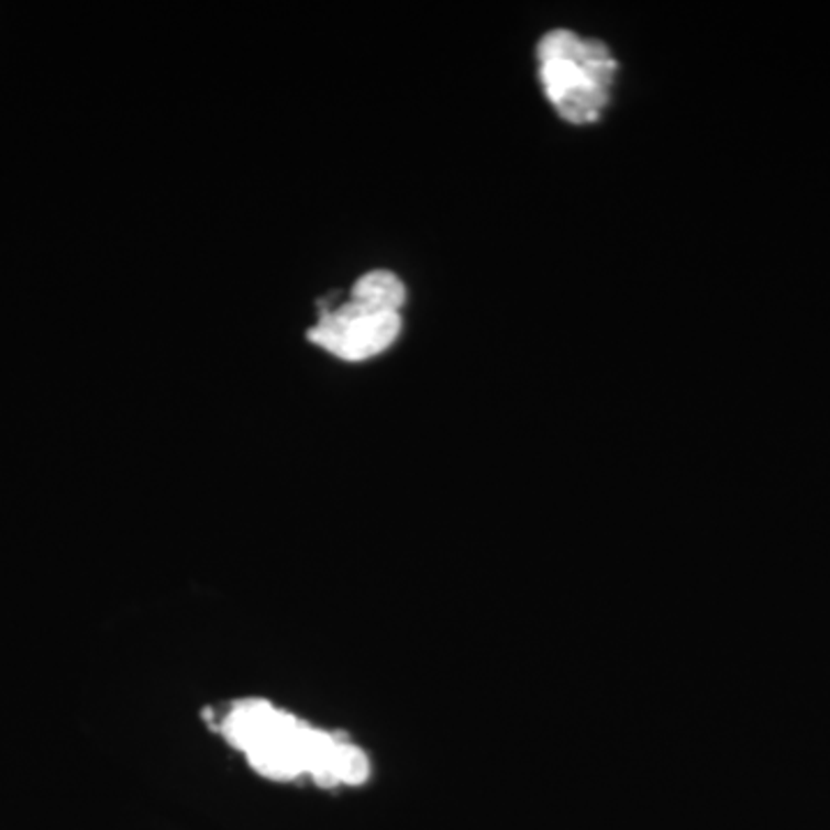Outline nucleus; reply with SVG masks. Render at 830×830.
Returning a JSON list of instances; mask_svg holds the SVG:
<instances>
[{
  "label": "nucleus",
  "mask_w": 830,
  "mask_h": 830,
  "mask_svg": "<svg viewBox=\"0 0 830 830\" xmlns=\"http://www.w3.org/2000/svg\"><path fill=\"white\" fill-rule=\"evenodd\" d=\"M353 302L365 305L376 312H395L399 314L401 305L407 300L405 281L388 270H372L363 275L353 287Z\"/></svg>",
  "instance_id": "20e7f679"
},
{
  "label": "nucleus",
  "mask_w": 830,
  "mask_h": 830,
  "mask_svg": "<svg viewBox=\"0 0 830 830\" xmlns=\"http://www.w3.org/2000/svg\"><path fill=\"white\" fill-rule=\"evenodd\" d=\"M538 60L544 92L565 121H598L616 75L607 46L571 31H552L538 44Z\"/></svg>",
  "instance_id": "f03ea898"
},
{
  "label": "nucleus",
  "mask_w": 830,
  "mask_h": 830,
  "mask_svg": "<svg viewBox=\"0 0 830 830\" xmlns=\"http://www.w3.org/2000/svg\"><path fill=\"white\" fill-rule=\"evenodd\" d=\"M224 737L241 748L256 773L270 779L312 775L321 787L363 785L367 756L340 737L317 731L266 701H241L220 718Z\"/></svg>",
  "instance_id": "f257e3e1"
},
{
  "label": "nucleus",
  "mask_w": 830,
  "mask_h": 830,
  "mask_svg": "<svg viewBox=\"0 0 830 830\" xmlns=\"http://www.w3.org/2000/svg\"><path fill=\"white\" fill-rule=\"evenodd\" d=\"M399 332V314L376 312L348 300L337 310L325 312L319 323L307 332V337L342 361L358 363L390 348Z\"/></svg>",
  "instance_id": "7ed1b4c3"
}]
</instances>
